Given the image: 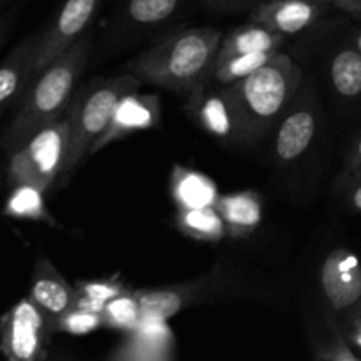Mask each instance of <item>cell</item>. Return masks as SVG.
<instances>
[{
	"instance_id": "cell-1",
	"label": "cell",
	"mask_w": 361,
	"mask_h": 361,
	"mask_svg": "<svg viewBox=\"0 0 361 361\" xmlns=\"http://www.w3.org/2000/svg\"><path fill=\"white\" fill-rule=\"evenodd\" d=\"M221 42L222 34L215 28H187L168 35L127 66L143 83L189 95L214 78Z\"/></svg>"
},
{
	"instance_id": "cell-2",
	"label": "cell",
	"mask_w": 361,
	"mask_h": 361,
	"mask_svg": "<svg viewBox=\"0 0 361 361\" xmlns=\"http://www.w3.org/2000/svg\"><path fill=\"white\" fill-rule=\"evenodd\" d=\"M90 46L92 35L87 32L35 76L2 137V148L7 154L16 152L37 130L66 115L73 101L74 87L87 67Z\"/></svg>"
},
{
	"instance_id": "cell-3",
	"label": "cell",
	"mask_w": 361,
	"mask_h": 361,
	"mask_svg": "<svg viewBox=\"0 0 361 361\" xmlns=\"http://www.w3.org/2000/svg\"><path fill=\"white\" fill-rule=\"evenodd\" d=\"M302 85V69L286 53H275L261 69L226 85L238 111L243 141H259L284 116Z\"/></svg>"
},
{
	"instance_id": "cell-4",
	"label": "cell",
	"mask_w": 361,
	"mask_h": 361,
	"mask_svg": "<svg viewBox=\"0 0 361 361\" xmlns=\"http://www.w3.org/2000/svg\"><path fill=\"white\" fill-rule=\"evenodd\" d=\"M141 85L143 81L133 73L115 78H101L88 85L78 97L71 101L67 109L69 140L62 178H69L80 162L90 155L92 145L108 127L120 99L130 92L140 90Z\"/></svg>"
},
{
	"instance_id": "cell-5",
	"label": "cell",
	"mask_w": 361,
	"mask_h": 361,
	"mask_svg": "<svg viewBox=\"0 0 361 361\" xmlns=\"http://www.w3.org/2000/svg\"><path fill=\"white\" fill-rule=\"evenodd\" d=\"M67 140L69 116L66 113L59 120L37 130L27 143L11 154L7 166V178L11 185L30 183L48 190L56 180L62 178Z\"/></svg>"
},
{
	"instance_id": "cell-6",
	"label": "cell",
	"mask_w": 361,
	"mask_h": 361,
	"mask_svg": "<svg viewBox=\"0 0 361 361\" xmlns=\"http://www.w3.org/2000/svg\"><path fill=\"white\" fill-rule=\"evenodd\" d=\"M53 334V321L25 296L0 317V355L9 361H42Z\"/></svg>"
},
{
	"instance_id": "cell-7",
	"label": "cell",
	"mask_w": 361,
	"mask_h": 361,
	"mask_svg": "<svg viewBox=\"0 0 361 361\" xmlns=\"http://www.w3.org/2000/svg\"><path fill=\"white\" fill-rule=\"evenodd\" d=\"M102 0H66L51 25L39 35L35 76L88 32Z\"/></svg>"
},
{
	"instance_id": "cell-8",
	"label": "cell",
	"mask_w": 361,
	"mask_h": 361,
	"mask_svg": "<svg viewBox=\"0 0 361 361\" xmlns=\"http://www.w3.org/2000/svg\"><path fill=\"white\" fill-rule=\"evenodd\" d=\"M187 111L210 136L226 143H245L238 111L224 88L215 90L210 80L187 95Z\"/></svg>"
},
{
	"instance_id": "cell-9",
	"label": "cell",
	"mask_w": 361,
	"mask_h": 361,
	"mask_svg": "<svg viewBox=\"0 0 361 361\" xmlns=\"http://www.w3.org/2000/svg\"><path fill=\"white\" fill-rule=\"evenodd\" d=\"M159 122H161V99L154 94H140L137 90L130 92L120 99L108 127L92 145L90 155L104 150L108 145L123 140L130 134L157 127Z\"/></svg>"
},
{
	"instance_id": "cell-10",
	"label": "cell",
	"mask_w": 361,
	"mask_h": 361,
	"mask_svg": "<svg viewBox=\"0 0 361 361\" xmlns=\"http://www.w3.org/2000/svg\"><path fill=\"white\" fill-rule=\"evenodd\" d=\"M321 288L335 310L353 309L361 302V261L351 249L338 247L321 267Z\"/></svg>"
},
{
	"instance_id": "cell-11",
	"label": "cell",
	"mask_w": 361,
	"mask_h": 361,
	"mask_svg": "<svg viewBox=\"0 0 361 361\" xmlns=\"http://www.w3.org/2000/svg\"><path fill=\"white\" fill-rule=\"evenodd\" d=\"M176 351L175 335L166 319L141 317L133 331L109 355L115 361H168Z\"/></svg>"
},
{
	"instance_id": "cell-12",
	"label": "cell",
	"mask_w": 361,
	"mask_h": 361,
	"mask_svg": "<svg viewBox=\"0 0 361 361\" xmlns=\"http://www.w3.org/2000/svg\"><path fill=\"white\" fill-rule=\"evenodd\" d=\"M317 134V109L309 99L293 101L275 134V157L282 164L300 161L312 147Z\"/></svg>"
},
{
	"instance_id": "cell-13",
	"label": "cell",
	"mask_w": 361,
	"mask_h": 361,
	"mask_svg": "<svg viewBox=\"0 0 361 361\" xmlns=\"http://www.w3.org/2000/svg\"><path fill=\"white\" fill-rule=\"evenodd\" d=\"M334 4L316 0H263L254 7L250 21L282 35H293L312 27Z\"/></svg>"
},
{
	"instance_id": "cell-14",
	"label": "cell",
	"mask_w": 361,
	"mask_h": 361,
	"mask_svg": "<svg viewBox=\"0 0 361 361\" xmlns=\"http://www.w3.org/2000/svg\"><path fill=\"white\" fill-rule=\"evenodd\" d=\"M37 42L39 35L23 39L0 63V118L35 80Z\"/></svg>"
},
{
	"instance_id": "cell-15",
	"label": "cell",
	"mask_w": 361,
	"mask_h": 361,
	"mask_svg": "<svg viewBox=\"0 0 361 361\" xmlns=\"http://www.w3.org/2000/svg\"><path fill=\"white\" fill-rule=\"evenodd\" d=\"M28 296L53 321V328H55L56 317L73 307L74 298H76V288L71 286L63 279V275L53 267L51 261L41 254L35 261L34 271H32Z\"/></svg>"
},
{
	"instance_id": "cell-16",
	"label": "cell",
	"mask_w": 361,
	"mask_h": 361,
	"mask_svg": "<svg viewBox=\"0 0 361 361\" xmlns=\"http://www.w3.org/2000/svg\"><path fill=\"white\" fill-rule=\"evenodd\" d=\"M208 289H210V281L203 277L197 281L182 282V284L164 286V288L140 289L136 295L140 298L141 312L145 317L168 321L185 310L187 307L200 302L203 295H207Z\"/></svg>"
},
{
	"instance_id": "cell-17",
	"label": "cell",
	"mask_w": 361,
	"mask_h": 361,
	"mask_svg": "<svg viewBox=\"0 0 361 361\" xmlns=\"http://www.w3.org/2000/svg\"><path fill=\"white\" fill-rule=\"evenodd\" d=\"M215 207L224 219L228 236L233 240L252 236L263 221V201L256 190L221 194Z\"/></svg>"
},
{
	"instance_id": "cell-18",
	"label": "cell",
	"mask_w": 361,
	"mask_h": 361,
	"mask_svg": "<svg viewBox=\"0 0 361 361\" xmlns=\"http://www.w3.org/2000/svg\"><path fill=\"white\" fill-rule=\"evenodd\" d=\"M169 190L178 208L215 207L221 197V192L210 176L180 164L173 166Z\"/></svg>"
},
{
	"instance_id": "cell-19",
	"label": "cell",
	"mask_w": 361,
	"mask_h": 361,
	"mask_svg": "<svg viewBox=\"0 0 361 361\" xmlns=\"http://www.w3.org/2000/svg\"><path fill=\"white\" fill-rule=\"evenodd\" d=\"M284 39L286 35L277 34V32L263 27V25L250 21V23L235 28L231 34L222 37L217 59H226V56L240 55V53L281 51Z\"/></svg>"
},
{
	"instance_id": "cell-20",
	"label": "cell",
	"mask_w": 361,
	"mask_h": 361,
	"mask_svg": "<svg viewBox=\"0 0 361 361\" xmlns=\"http://www.w3.org/2000/svg\"><path fill=\"white\" fill-rule=\"evenodd\" d=\"M11 187L13 189H11L2 210L6 217L14 219V221H30L56 226L55 217L49 214L48 207H46V190L30 185V183H16Z\"/></svg>"
},
{
	"instance_id": "cell-21",
	"label": "cell",
	"mask_w": 361,
	"mask_h": 361,
	"mask_svg": "<svg viewBox=\"0 0 361 361\" xmlns=\"http://www.w3.org/2000/svg\"><path fill=\"white\" fill-rule=\"evenodd\" d=\"M176 228L182 235L197 242H221L228 236L222 215L217 207L178 208L175 215Z\"/></svg>"
},
{
	"instance_id": "cell-22",
	"label": "cell",
	"mask_w": 361,
	"mask_h": 361,
	"mask_svg": "<svg viewBox=\"0 0 361 361\" xmlns=\"http://www.w3.org/2000/svg\"><path fill=\"white\" fill-rule=\"evenodd\" d=\"M330 78L335 92L345 99L361 95V53L353 44L335 53L330 63Z\"/></svg>"
},
{
	"instance_id": "cell-23",
	"label": "cell",
	"mask_w": 361,
	"mask_h": 361,
	"mask_svg": "<svg viewBox=\"0 0 361 361\" xmlns=\"http://www.w3.org/2000/svg\"><path fill=\"white\" fill-rule=\"evenodd\" d=\"M185 0H122V13L134 27H155L173 20Z\"/></svg>"
},
{
	"instance_id": "cell-24",
	"label": "cell",
	"mask_w": 361,
	"mask_h": 361,
	"mask_svg": "<svg viewBox=\"0 0 361 361\" xmlns=\"http://www.w3.org/2000/svg\"><path fill=\"white\" fill-rule=\"evenodd\" d=\"M141 317H143V312H141L140 298L136 291H130V289H123L120 295L109 300L102 310L104 328L115 330L122 335L133 331L140 324Z\"/></svg>"
},
{
	"instance_id": "cell-25",
	"label": "cell",
	"mask_w": 361,
	"mask_h": 361,
	"mask_svg": "<svg viewBox=\"0 0 361 361\" xmlns=\"http://www.w3.org/2000/svg\"><path fill=\"white\" fill-rule=\"evenodd\" d=\"M279 51H257V53H240V55L215 59L214 80L222 85L235 83L256 73L264 66L271 56Z\"/></svg>"
},
{
	"instance_id": "cell-26",
	"label": "cell",
	"mask_w": 361,
	"mask_h": 361,
	"mask_svg": "<svg viewBox=\"0 0 361 361\" xmlns=\"http://www.w3.org/2000/svg\"><path fill=\"white\" fill-rule=\"evenodd\" d=\"M102 326H104V319L101 312H92L76 305L67 309L55 319V334L74 335V337L90 335Z\"/></svg>"
},
{
	"instance_id": "cell-27",
	"label": "cell",
	"mask_w": 361,
	"mask_h": 361,
	"mask_svg": "<svg viewBox=\"0 0 361 361\" xmlns=\"http://www.w3.org/2000/svg\"><path fill=\"white\" fill-rule=\"evenodd\" d=\"M78 295H83L87 298L95 300V302L106 303L111 298H115L116 295L126 289V284L120 279V275H113V277H104V279H90V281H78L74 284Z\"/></svg>"
},
{
	"instance_id": "cell-28",
	"label": "cell",
	"mask_w": 361,
	"mask_h": 361,
	"mask_svg": "<svg viewBox=\"0 0 361 361\" xmlns=\"http://www.w3.org/2000/svg\"><path fill=\"white\" fill-rule=\"evenodd\" d=\"M317 360H330V361H358L360 355L353 351L351 345L348 344L341 331H335L330 342L321 348V351L316 355Z\"/></svg>"
},
{
	"instance_id": "cell-29",
	"label": "cell",
	"mask_w": 361,
	"mask_h": 361,
	"mask_svg": "<svg viewBox=\"0 0 361 361\" xmlns=\"http://www.w3.org/2000/svg\"><path fill=\"white\" fill-rule=\"evenodd\" d=\"M353 309L355 312H353V328L349 334V341H351V345H355L361 353V302L356 303Z\"/></svg>"
},
{
	"instance_id": "cell-30",
	"label": "cell",
	"mask_w": 361,
	"mask_h": 361,
	"mask_svg": "<svg viewBox=\"0 0 361 361\" xmlns=\"http://www.w3.org/2000/svg\"><path fill=\"white\" fill-rule=\"evenodd\" d=\"M360 171H361V137L356 141L355 148H353L351 155H349L348 166H345V173H348L351 178L355 175H358Z\"/></svg>"
},
{
	"instance_id": "cell-31",
	"label": "cell",
	"mask_w": 361,
	"mask_h": 361,
	"mask_svg": "<svg viewBox=\"0 0 361 361\" xmlns=\"http://www.w3.org/2000/svg\"><path fill=\"white\" fill-rule=\"evenodd\" d=\"M334 7L361 20V0H334Z\"/></svg>"
},
{
	"instance_id": "cell-32",
	"label": "cell",
	"mask_w": 361,
	"mask_h": 361,
	"mask_svg": "<svg viewBox=\"0 0 361 361\" xmlns=\"http://www.w3.org/2000/svg\"><path fill=\"white\" fill-rule=\"evenodd\" d=\"M208 6L212 7H221V9H228V7H243L250 6V4H256L254 0H204Z\"/></svg>"
},
{
	"instance_id": "cell-33",
	"label": "cell",
	"mask_w": 361,
	"mask_h": 361,
	"mask_svg": "<svg viewBox=\"0 0 361 361\" xmlns=\"http://www.w3.org/2000/svg\"><path fill=\"white\" fill-rule=\"evenodd\" d=\"M356 180V187L351 190V204L355 210L361 212V176H358Z\"/></svg>"
},
{
	"instance_id": "cell-34",
	"label": "cell",
	"mask_w": 361,
	"mask_h": 361,
	"mask_svg": "<svg viewBox=\"0 0 361 361\" xmlns=\"http://www.w3.org/2000/svg\"><path fill=\"white\" fill-rule=\"evenodd\" d=\"M9 18H0V49L4 48V44H6V39H7V34H9Z\"/></svg>"
},
{
	"instance_id": "cell-35",
	"label": "cell",
	"mask_w": 361,
	"mask_h": 361,
	"mask_svg": "<svg viewBox=\"0 0 361 361\" xmlns=\"http://www.w3.org/2000/svg\"><path fill=\"white\" fill-rule=\"evenodd\" d=\"M351 44L355 46V48L361 53V28H358V32H356V34H355V37H353Z\"/></svg>"
},
{
	"instance_id": "cell-36",
	"label": "cell",
	"mask_w": 361,
	"mask_h": 361,
	"mask_svg": "<svg viewBox=\"0 0 361 361\" xmlns=\"http://www.w3.org/2000/svg\"><path fill=\"white\" fill-rule=\"evenodd\" d=\"M316 2H328V4H334V0H316Z\"/></svg>"
},
{
	"instance_id": "cell-37",
	"label": "cell",
	"mask_w": 361,
	"mask_h": 361,
	"mask_svg": "<svg viewBox=\"0 0 361 361\" xmlns=\"http://www.w3.org/2000/svg\"><path fill=\"white\" fill-rule=\"evenodd\" d=\"M6 2H9V0H0V6H2V4H6Z\"/></svg>"
},
{
	"instance_id": "cell-38",
	"label": "cell",
	"mask_w": 361,
	"mask_h": 361,
	"mask_svg": "<svg viewBox=\"0 0 361 361\" xmlns=\"http://www.w3.org/2000/svg\"><path fill=\"white\" fill-rule=\"evenodd\" d=\"M358 176H361V171L358 173V175H355V176H353V178H358Z\"/></svg>"
}]
</instances>
